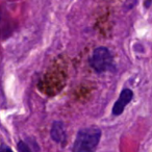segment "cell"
<instances>
[{
    "instance_id": "1",
    "label": "cell",
    "mask_w": 152,
    "mask_h": 152,
    "mask_svg": "<svg viewBox=\"0 0 152 152\" xmlns=\"http://www.w3.org/2000/svg\"><path fill=\"white\" fill-rule=\"evenodd\" d=\"M101 137V130L96 126L79 129L74 142L73 152H95Z\"/></svg>"
},
{
    "instance_id": "2",
    "label": "cell",
    "mask_w": 152,
    "mask_h": 152,
    "mask_svg": "<svg viewBox=\"0 0 152 152\" xmlns=\"http://www.w3.org/2000/svg\"><path fill=\"white\" fill-rule=\"evenodd\" d=\"M90 65L98 73L115 70L113 55L106 47H98L93 51L90 57Z\"/></svg>"
},
{
    "instance_id": "3",
    "label": "cell",
    "mask_w": 152,
    "mask_h": 152,
    "mask_svg": "<svg viewBox=\"0 0 152 152\" xmlns=\"http://www.w3.org/2000/svg\"><path fill=\"white\" fill-rule=\"evenodd\" d=\"M133 93L131 90L129 89H124L121 92L120 96H119L118 100L116 101V103L113 106V115L114 116H120L123 113V110H125L126 105L129 102L132 100Z\"/></svg>"
},
{
    "instance_id": "4",
    "label": "cell",
    "mask_w": 152,
    "mask_h": 152,
    "mask_svg": "<svg viewBox=\"0 0 152 152\" xmlns=\"http://www.w3.org/2000/svg\"><path fill=\"white\" fill-rule=\"evenodd\" d=\"M50 137L55 143L65 146L67 143V133L65 130V125L61 121H54L50 129Z\"/></svg>"
},
{
    "instance_id": "5",
    "label": "cell",
    "mask_w": 152,
    "mask_h": 152,
    "mask_svg": "<svg viewBox=\"0 0 152 152\" xmlns=\"http://www.w3.org/2000/svg\"><path fill=\"white\" fill-rule=\"evenodd\" d=\"M18 150H19V152H31L29 147L24 142H19L18 143Z\"/></svg>"
},
{
    "instance_id": "6",
    "label": "cell",
    "mask_w": 152,
    "mask_h": 152,
    "mask_svg": "<svg viewBox=\"0 0 152 152\" xmlns=\"http://www.w3.org/2000/svg\"><path fill=\"white\" fill-rule=\"evenodd\" d=\"M0 152H14L11 147L7 145H0Z\"/></svg>"
}]
</instances>
